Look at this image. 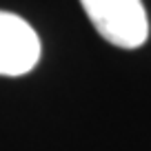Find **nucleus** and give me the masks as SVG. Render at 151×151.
Here are the masks:
<instances>
[{
	"label": "nucleus",
	"mask_w": 151,
	"mask_h": 151,
	"mask_svg": "<svg viewBox=\"0 0 151 151\" xmlns=\"http://www.w3.org/2000/svg\"><path fill=\"white\" fill-rule=\"evenodd\" d=\"M100 36L120 49H138L149 36L142 0H80Z\"/></svg>",
	"instance_id": "nucleus-1"
},
{
	"label": "nucleus",
	"mask_w": 151,
	"mask_h": 151,
	"mask_svg": "<svg viewBox=\"0 0 151 151\" xmlns=\"http://www.w3.org/2000/svg\"><path fill=\"white\" fill-rule=\"evenodd\" d=\"M40 60V38L20 16L0 11V76H24Z\"/></svg>",
	"instance_id": "nucleus-2"
}]
</instances>
